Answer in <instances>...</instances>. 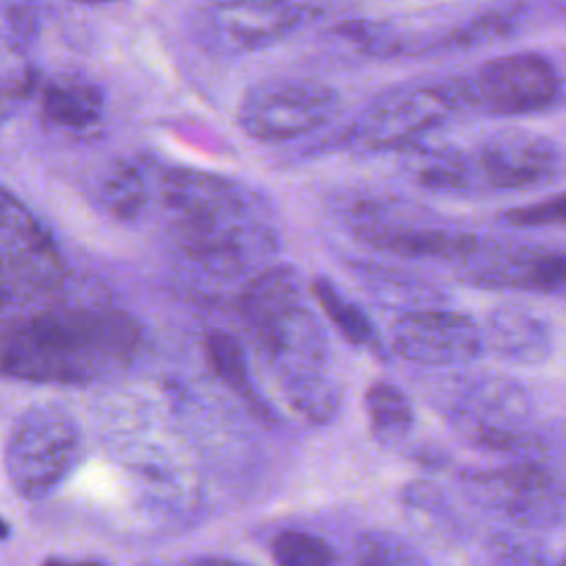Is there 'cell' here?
Returning <instances> with one entry per match:
<instances>
[{
  "mask_svg": "<svg viewBox=\"0 0 566 566\" xmlns=\"http://www.w3.org/2000/svg\"><path fill=\"white\" fill-rule=\"evenodd\" d=\"M139 325L117 310L57 307L0 325V374L35 382H84L104 365L126 363Z\"/></svg>",
  "mask_w": 566,
  "mask_h": 566,
  "instance_id": "obj_1",
  "label": "cell"
},
{
  "mask_svg": "<svg viewBox=\"0 0 566 566\" xmlns=\"http://www.w3.org/2000/svg\"><path fill=\"white\" fill-rule=\"evenodd\" d=\"M80 453V431L69 413L57 407H33L11 429L4 464L13 489L38 500L55 489Z\"/></svg>",
  "mask_w": 566,
  "mask_h": 566,
  "instance_id": "obj_2",
  "label": "cell"
},
{
  "mask_svg": "<svg viewBox=\"0 0 566 566\" xmlns=\"http://www.w3.org/2000/svg\"><path fill=\"white\" fill-rule=\"evenodd\" d=\"M338 108V91L323 82L263 80L243 93L237 124L252 139L287 142L325 126Z\"/></svg>",
  "mask_w": 566,
  "mask_h": 566,
  "instance_id": "obj_3",
  "label": "cell"
},
{
  "mask_svg": "<svg viewBox=\"0 0 566 566\" xmlns=\"http://www.w3.org/2000/svg\"><path fill=\"white\" fill-rule=\"evenodd\" d=\"M464 104L495 117L548 111L559 97V75L542 53H511L484 62L458 82Z\"/></svg>",
  "mask_w": 566,
  "mask_h": 566,
  "instance_id": "obj_4",
  "label": "cell"
},
{
  "mask_svg": "<svg viewBox=\"0 0 566 566\" xmlns=\"http://www.w3.org/2000/svg\"><path fill=\"white\" fill-rule=\"evenodd\" d=\"M462 104L458 82L385 95L356 119L352 142L367 148H407L427 130L447 122Z\"/></svg>",
  "mask_w": 566,
  "mask_h": 566,
  "instance_id": "obj_5",
  "label": "cell"
},
{
  "mask_svg": "<svg viewBox=\"0 0 566 566\" xmlns=\"http://www.w3.org/2000/svg\"><path fill=\"white\" fill-rule=\"evenodd\" d=\"M0 270L24 298L55 290L64 279L51 234L4 186H0Z\"/></svg>",
  "mask_w": 566,
  "mask_h": 566,
  "instance_id": "obj_6",
  "label": "cell"
},
{
  "mask_svg": "<svg viewBox=\"0 0 566 566\" xmlns=\"http://www.w3.org/2000/svg\"><path fill=\"white\" fill-rule=\"evenodd\" d=\"M480 170L493 188L517 190L551 181L559 170L557 146L542 135L506 133L480 150Z\"/></svg>",
  "mask_w": 566,
  "mask_h": 566,
  "instance_id": "obj_7",
  "label": "cell"
},
{
  "mask_svg": "<svg viewBox=\"0 0 566 566\" xmlns=\"http://www.w3.org/2000/svg\"><path fill=\"white\" fill-rule=\"evenodd\" d=\"M394 347L418 363H458L475 354L478 332L455 312H411L396 323Z\"/></svg>",
  "mask_w": 566,
  "mask_h": 566,
  "instance_id": "obj_8",
  "label": "cell"
},
{
  "mask_svg": "<svg viewBox=\"0 0 566 566\" xmlns=\"http://www.w3.org/2000/svg\"><path fill=\"white\" fill-rule=\"evenodd\" d=\"M290 0H226L214 9L217 31L237 49H263L287 38L301 24Z\"/></svg>",
  "mask_w": 566,
  "mask_h": 566,
  "instance_id": "obj_9",
  "label": "cell"
},
{
  "mask_svg": "<svg viewBox=\"0 0 566 566\" xmlns=\"http://www.w3.org/2000/svg\"><path fill=\"white\" fill-rule=\"evenodd\" d=\"M40 111L44 122L53 128L86 133L102 119L104 95L91 82L77 77H55L42 88Z\"/></svg>",
  "mask_w": 566,
  "mask_h": 566,
  "instance_id": "obj_10",
  "label": "cell"
},
{
  "mask_svg": "<svg viewBox=\"0 0 566 566\" xmlns=\"http://www.w3.org/2000/svg\"><path fill=\"white\" fill-rule=\"evenodd\" d=\"M365 239L380 248L405 256H444L458 259L475 250V237L438 228H402L376 226L365 230Z\"/></svg>",
  "mask_w": 566,
  "mask_h": 566,
  "instance_id": "obj_11",
  "label": "cell"
},
{
  "mask_svg": "<svg viewBox=\"0 0 566 566\" xmlns=\"http://www.w3.org/2000/svg\"><path fill=\"white\" fill-rule=\"evenodd\" d=\"M296 310V287L292 276L283 270L268 272L256 279L241 303L245 321L259 332L261 338Z\"/></svg>",
  "mask_w": 566,
  "mask_h": 566,
  "instance_id": "obj_12",
  "label": "cell"
},
{
  "mask_svg": "<svg viewBox=\"0 0 566 566\" xmlns=\"http://www.w3.org/2000/svg\"><path fill=\"white\" fill-rule=\"evenodd\" d=\"M203 349L206 360L210 369L217 374V378H221L239 398H243L250 409L263 411V405L250 382V371L241 343L226 332H212L206 338Z\"/></svg>",
  "mask_w": 566,
  "mask_h": 566,
  "instance_id": "obj_13",
  "label": "cell"
},
{
  "mask_svg": "<svg viewBox=\"0 0 566 566\" xmlns=\"http://www.w3.org/2000/svg\"><path fill=\"white\" fill-rule=\"evenodd\" d=\"M35 88V71L18 42L0 44V126L11 119Z\"/></svg>",
  "mask_w": 566,
  "mask_h": 566,
  "instance_id": "obj_14",
  "label": "cell"
},
{
  "mask_svg": "<svg viewBox=\"0 0 566 566\" xmlns=\"http://www.w3.org/2000/svg\"><path fill=\"white\" fill-rule=\"evenodd\" d=\"M312 294L347 343L369 345L374 340V327L369 318L354 303H349L327 279H314Z\"/></svg>",
  "mask_w": 566,
  "mask_h": 566,
  "instance_id": "obj_15",
  "label": "cell"
},
{
  "mask_svg": "<svg viewBox=\"0 0 566 566\" xmlns=\"http://www.w3.org/2000/svg\"><path fill=\"white\" fill-rule=\"evenodd\" d=\"M365 411L376 431L398 433L411 424L407 396L389 382H376L365 391Z\"/></svg>",
  "mask_w": 566,
  "mask_h": 566,
  "instance_id": "obj_16",
  "label": "cell"
},
{
  "mask_svg": "<svg viewBox=\"0 0 566 566\" xmlns=\"http://www.w3.org/2000/svg\"><path fill=\"white\" fill-rule=\"evenodd\" d=\"M272 555L279 566H334L332 548L321 537L301 531L279 533Z\"/></svg>",
  "mask_w": 566,
  "mask_h": 566,
  "instance_id": "obj_17",
  "label": "cell"
},
{
  "mask_svg": "<svg viewBox=\"0 0 566 566\" xmlns=\"http://www.w3.org/2000/svg\"><path fill=\"white\" fill-rule=\"evenodd\" d=\"M104 201L117 217H135L144 203L142 172L130 164H119L104 184Z\"/></svg>",
  "mask_w": 566,
  "mask_h": 566,
  "instance_id": "obj_18",
  "label": "cell"
},
{
  "mask_svg": "<svg viewBox=\"0 0 566 566\" xmlns=\"http://www.w3.org/2000/svg\"><path fill=\"white\" fill-rule=\"evenodd\" d=\"M504 219L520 228H537V226H559L564 221V195H553L531 206L513 208L504 214Z\"/></svg>",
  "mask_w": 566,
  "mask_h": 566,
  "instance_id": "obj_19",
  "label": "cell"
},
{
  "mask_svg": "<svg viewBox=\"0 0 566 566\" xmlns=\"http://www.w3.org/2000/svg\"><path fill=\"white\" fill-rule=\"evenodd\" d=\"M511 18L513 13H493V15H484L471 24H467L464 29H460L458 33L451 35V42L455 46H475L482 44L486 40H493L502 33L511 31Z\"/></svg>",
  "mask_w": 566,
  "mask_h": 566,
  "instance_id": "obj_20",
  "label": "cell"
},
{
  "mask_svg": "<svg viewBox=\"0 0 566 566\" xmlns=\"http://www.w3.org/2000/svg\"><path fill=\"white\" fill-rule=\"evenodd\" d=\"M356 566H422L416 555L394 542H371L358 557Z\"/></svg>",
  "mask_w": 566,
  "mask_h": 566,
  "instance_id": "obj_21",
  "label": "cell"
},
{
  "mask_svg": "<svg viewBox=\"0 0 566 566\" xmlns=\"http://www.w3.org/2000/svg\"><path fill=\"white\" fill-rule=\"evenodd\" d=\"M24 296L20 294V290L2 274V270H0V310L2 307H7V305H13V303H18V301H22Z\"/></svg>",
  "mask_w": 566,
  "mask_h": 566,
  "instance_id": "obj_22",
  "label": "cell"
},
{
  "mask_svg": "<svg viewBox=\"0 0 566 566\" xmlns=\"http://www.w3.org/2000/svg\"><path fill=\"white\" fill-rule=\"evenodd\" d=\"M195 566H250V564H243L230 557H201Z\"/></svg>",
  "mask_w": 566,
  "mask_h": 566,
  "instance_id": "obj_23",
  "label": "cell"
},
{
  "mask_svg": "<svg viewBox=\"0 0 566 566\" xmlns=\"http://www.w3.org/2000/svg\"><path fill=\"white\" fill-rule=\"evenodd\" d=\"M42 566H102L97 562H64V559H46Z\"/></svg>",
  "mask_w": 566,
  "mask_h": 566,
  "instance_id": "obj_24",
  "label": "cell"
},
{
  "mask_svg": "<svg viewBox=\"0 0 566 566\" xmlns=\"http://www.w3.org/2000/svg\"><path fill=\"white\" fill-rule=\"evenodd\" d=\"M9 535V524L0 517V539H4Z\"/></svg>",
  "mask_w": 566,
  "mask_h": 566,
  "instance_id": "obj_25",
  "label": "cell"
},
{
  "mask_svg": "<svg viewBox=\"0 0 566 566\" xmlns=\"http://www.w3.org/2000/svg\"><path fill=\"white\" fill-rule=\"evenodd\" d=\"M77 2H86V4H106V2H115V0H77Z\"/></svg>",
  "mask_w": 566,
  "mask_h": 566,
  "instance_id": "obj_26",
  "label": "cell"
}]
</instances>
